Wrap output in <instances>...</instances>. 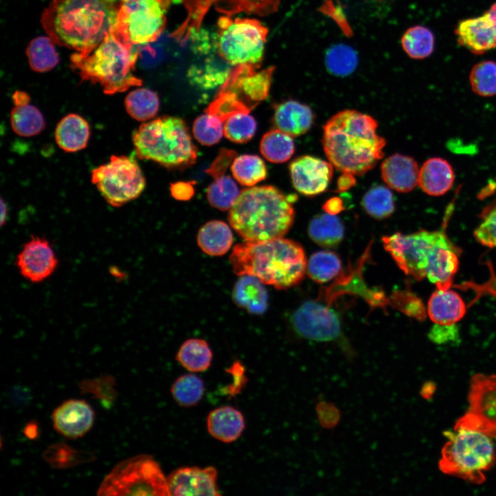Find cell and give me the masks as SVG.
I'll return each instance as SVG.
<instances>
[{"instance_id": "cell-1", "label": "cell", "mask_w": 496, "mask_h": 496, "mask_svg": "<svg viewBox=\"0 0 496 496\" xmlns=\"http://www.w3.org/2000/svg\"><path fill=\"white\" fill-rule=\"evenodd\" d=\"M118 9L107 0H52L40 21L55 44L86 56L114 28Z\"/></svg>"}, {"instance_id": "cell-2", "label": "cell", "mask_w": 496, "mask_h": 496, "mask_svg": "<svg viewBox=\"0 0 496 496\" xmlns=\"http://www.w3.org/2000/svg\"><path fill=\"white\" fill-rule=\"evenodd\" d=\"M378 122L370 115L344 110L323 126L322 143L329 162L342 173L361 176L384 156L386 140L377 133Z\"/></svg>"}, {"instance_id": "cell-3", "label": "cell", "mask_w": 496, "mask_h": 496, "mask_svg": "<svg viewBox=\"0 0 496 496\" xmlns=\"http://www.w3.org/2000/svg\"><path fill=\"white\" fill-rule=\"evenodd\" d=\"M234 272L250 275L277 289L298 284L307 271V258L298 242L283 237L236 245L229 256Z\"/></svg>"}, {"instance_id": "cell-4", "label": "cell", "mask_w": 496, "mask_h": 496, "mask_svg": "<svg viewBox=\"0 0 496 496\" xmlns=\"http://www.w3.org/2000/svg\"><path fill=\"white\" fill-rule=\"evenodd\" d=\"M295 199L271 185L245 188L229 209V224L248 242L283 237L294 220Z\"/></svg>"}, {"instance_id": "cell-5", "label": "cell", "mask_w": 496, "mask_h": 496, "mask_svg": "<svg viewBox=\"0 0 496 496\" xmlns=\"http://www.w3.org/2000/svg\"><path fill=\"white\" fill-rule=\"evenodd\" d=\"M137 45L125 41L113 28L89 55L72 54L70 66L82 81L100 84L105 94L123 92L142 85L134 74Z\"/></svg>"}, {"instance_id": "cell-6", "label": "cell", "mask_w": 496, "mask_h": 496, "mask_svg": "<svg viewBox=\"0 0 496 496\" xmlns=\"http://www.w3.org/2000/svg\"><path fill=\"white\" fill-rule=\"evenodd\" d=\"M132 141L139 158L168 169L186 168L197 158L188 127L178 117L163 116L143 123L134 132Z\"/></svg>"}, {"instance_id": "cell-7", "label": "cell", "mask_w": 496, "mask_h": 496, "mask_svg": "<svg viewBox=\"0 0 496 496\" xmlns=\"http://www.w3.org/2000/svg\"><path fill=\"white\" fill-rule=\"evenodd\" d=\"M448 441L439 461L440 470L446 475L475 484L486 480L485 473L495 463L496 451L490 436L477 430L458 428L446 431Z\"/></svg>"}, {"instance_id": "cell-8", "label": "cell", "mask_w": 496, "mask_h": 496, "mask_svg": "<svg viewBox=\"0 0 496 496\" xmlns=\"http://www.w3.org/2000/svg\"><path fill=\"white\" fill-rule=\"evenodd\" d=\"M97 495H169L167 477L149 455L141 454L117 464L105 477Z\"/></svg>"}, {"instance_id": "cell-9", "label": "cell", "mask_w": 496, "mask_h": 496, "mask_svg": "<svg viewBox=\"0 0 496 496\" xmlns=\"http://www.w3.org/2000/svg\"><path fill=\"white\" fill-rule=\"evenodd\" d=\"M218 25V48L231 65H256L262 61L268 29L258 20L223 17Z\"/></svg>"}, {"instance_id": "cell-10", "label": "cell", "mask_w": 496, "mask_h": 496, "mask_svg": "<svg viewBox=\"0 0 496 496\" xmlns=\"http://www.w3.org/2000/svg\"><path fill=\"white\" fill-rule=\"evenodd\" d=\"M91 181L106 202L118 207L138 198L145 179L132 156L112 155L109 162L92 169Z\"/></svg>"}, {"instance_id": "cell-11", "label": "cell", "mask_w": 496, "mask_h": 496, "mask_svg": "<svg viewBox=\"0 0 496 496\" xmlns=\"http://www.w3.org/2000/svg\"><path fill=\"white\" fill-rule=\"evenodd\" d=\"M169 0H120L116 32L126 42L156 41L164 30Z\"/></svg>"}, {"instance_id": "cell-12", "label": "cell", "mask_w": 496, "mask_h": 496, "mask_svg": "<svg viewBox=\"0 0 496 496\" xmlns=\"http://www.w3.org/2000/svg\"><path fill=\"white\" fill-rule=\"evenodd\" d=\"M444 231L421 229L410 234L400 232L383 236V245L407 276L420 281L426 277L433 250Z\"/></svg>"}, {"instance_id": "cell-13", "label": "cell", "mask_w": 496, "mask_h": 496, "mask_svg": "<svg viewBox=\"0 0 496 496\" xmlns=\"http://www.w3.org/2000/svg\"><path fill=\"white\" fill-rule=\"evenodd\" d=\"M468 400V410L454 428L477 430L496 438V375H473Z\"/></svg>"}, {"instance_id": "cell-14", "label": "cell", "mask_w": 496, "mask_h": 496, "mask_svg": "<svg viewBox=\"0 0 496 496\" xmlns=\"http://www.w3.org/2000/svg\"><path fill=\"white\" fill-rule=\"evenodd\" d=\"M291 320L293 329L300 336L318 342L340 340L348 351L349 360L353 358L355 353L349 343L341 339L340 322L331 308L316 301H307L296 310Z\"/></svg>"}, {"instance_id": "cell-15", "label": "cell", "mask_w": 496, "mask_h": 496, "mask_svg": "<svg viewBox=\"0 0 496 496\" xmlns=\"http://www.w3.org/2000/svg\"><path fill=\"white\" fill-rule=\"evenodd\" d=\"M193 51L198 54L199 63L192 65L189 76L193 81L204 86L213 87L226 81L229 76L231 65L220 54L216 34L206 30L196 34Z\"/></svg>"}, {"instance_id": "cell-16", "label": "cell", "mask_w": 496, "mask_h": 496, "mask_svg": "<svg viewBox=\"0 0 496 496\" xmlns=\"http://www.w3.org/2000/svg\"><path fill=\"white\" fill-rule=\"evenodd\" d=\"M16 261L21 275L34 283L46 280L58 266V258L50 242L35 236L23 245Z\"/></svg>"}, {"instance_id": "cell-17", "label": "cell", "mask_w": 496, "mask_h": 496, "mask_svg": "<svg viewBox=\"0 0 496 496\" xmlns=\"http://www.w3.org/2000/svg\"><path fill=\"white\" fill-rule=\"evenodd\" d=\"M330 162L311 156H302L289 165V173L295 189L306 196H315L327 188L333 174Z\"/></svg>"}, {"instance_id": "cell-18", "label": "cell", "mask_w": 496, "mask_h": 496, "mask_svg": "<svg viewBox=\"0 0 496 496\" xmlns=\"http://www.w3.org/2000/svg\"><path fill=\"white\" fill-rule=\"evenodd\" d=\"M218 473L213 466H185L167 477L169 495H220Z\"/></svg>"}, {"instance_id": "cell-19", "label": "cell", "mask_w": 496, "mask_h": 496, "mask_svg": "<svg viewBox=\"0 0 496 496\" xmlns=\"http://www.w3.org/2000/svg\"><path fill=\"white\" fill-rule=\"evenodd\" d=\"M51 417L58 433L66 438L76 439L92 428L95 413L85 400L70 399L54 409Z\"/></svg>"}, {"instance_id": "cell-20", "label": "cell", "mask_w": 496, "mask_h": 496, "mask_svg": "<svg viewBox=\"0 0 496 496\" xmlns=\"http://www.w3.org/2000/svg\"><path fill=\"white\" fill-rule=\"evenodd\" d=\"M251 65H239L223 86L221 91L234 93L237 97L242 96L251 105L265 99L269 92L274 67L259 72L253 70Z\"/></svg>"}, {"instance_id": "cell-21", "label": "cell", "mask_w": 496, "mask_h": 496, "mask_svg": "<svg viewBox=\"0 0 496 496\" xmlns=\"http://www.w3.org/2000/svg\"><path fill=\"white\" fill-rule=\"evenodd\" d=\"M459 249L449 240L445 230L431 254L426 278L437 289H451L459 267Z\"/></svg>"}, {"instance_id": "cell-22", "label": "cell", "mask_w": 496, "mask_h": 496, "mask_svg": "<svg viewBox=\"0 0 496 496\" xmlns=\"http://www.w3.org/2000/svg\"><path fill=\"white\" fill-rule=\"evenodd\" d=\"M455 34L458 43L474 54L496 48V29L486 12L459 21Z\"/></svg>"}, {"instance_id": "cell-23", "label": "cell", "mask_w": 496, "mask_h": 496, "mask_svg": "<svg viewBox=\"0 0 496 496\" xmlns=\"http://www.w3.org/2000/svg\"><path fill=\"white\" fill-rule=\"evenodd\" d=\"M380 169L384 182L397 192H410L419 185L418 165L411 156L393 154L382 162Z\"/></svg>"}, {"instance_id": "cell-24", "label": "cell", "mask_w": 496, "mask_h": 496, "mask_svg": "<svg viewBox=\"0 0 496 496\" xmlns=\"http://www.w3.org/2000/svg\"><path fill=\"white\" fill-rule=\"evenodd\" d=\"M273 122L277 129L297 137L309 130L313 123V114L308 105L289 100L276 106Z\"/></svg>"}, {"instance_id": "cell-25", "label": "cell", "mask_w": 496, "mask_h": 496, "mask_svg": "<svg viewBox=\"0 0 496 496\" xmlns=\"http://www.w3.org/2000/svg\"><path fill=\"white\" fill-rule=\"evenodd\" d=\"M454 180L455 174L451 165L442 158H431L420 169L419 185L430 196L445 194L451 189Z\"/></svg>"}, {"instance_id": "cell-26", "label": "cell", "mask_w": 496, "mask_h": 496, "mask_svg": "<svg viewBox=\"0 0 496 496\" xmlns=\"http://www.w3.org/2000/svg\"><path fill=\"white\" fill-rule=\"evenodd\" d=\"M466 312V307L462 298L450 289H437L428 302V315L436 324H456L464 316Z\"/></svg>"}, {"instance_id": "cell-27", "label": "cell", "mask_w": 496, "mask_h": 496, "mask_svg": "<svg viewBox=\"0 0 496 496\" xmlns=\"http://www.w3.org/2000/svg\"><path fill=\"white\" fill-rule=\"evenodd\" d=\"M245 427V418L242 413L229 406L214 409L207 418L209 433L215 439L225 443L238 440Z\"/></svg>"}, {"instance_id": "cell-28", "label": "cell", "mask_w": 496, "mask_h": 496, "mask_svg": "<svg viewBox=\"0 0 496 496\" xmlns=\"http://www.w3.org/2000/svg\"><path fill=\"white\" fill-rule=\"evenodd\" d=\"M234 303L251 314L264 313L268 307V294L264 283L257 277L241 276L231 294Z\"/></svg>"}, {"instance_id": "cell-29", "label": "cell", "mask_w": 496, "mask_h": 496, "mask_svg": "<svg viewBox=\"0 0 496 496\" xmlns=\"http://www.w3.org/2000/svg\"><path fill=\"white\" fill-rule=\"evenodd\" d=\"M90 136L87 121L77 114L71 113L57 123L54 138L58 146L66 152H76L86 147Z\"/></svg>"}, {"instance_id": "cell-30", "label": "cell", "mask_w": 496, "mask_h": 496, "mask_svg": "<svg viewBox=\"0 0 496 496\" xmlns=\"http://www.w3.org/2000/svg\"><path fill=\"white\" fill-rule=\"evenodd\" d=\"M229 225L221 220H211L203 225L197 234V243L205 254L220 256L226 254L233 243Z\"/></svg>"}, {"instance_id": "cell-31", "label": "cell", "mask_w": 496, "mask_h": 496, "mask_svg": "<svg viewBox=\"0 0 496 496\" xmlns=\"http://www.w3.org/2000/svg\"><path fill=\"white\" fill-rule=\"evenodd\" d=\"M308 233L311 240L318 245L324 247H333L342 241L344 228L338 216L324 213L311 219Z\"/></svg>"}, {"instance_id": "cell-32", "label": "cell", "mask_w": 496, "mask_h": 496, "mask_svg": "<svg viewBox=\"0 0 496 496\" xmlns=\"http://www.w3.org/2000/svg\"><path fill=\"white\" fill-rule=\"evenodd\" d=\"M212 351L202 339L191 338L179 348L176 359L187 370L197 373L206 371L211 365Z\"/></svg>"}, {"instance_id": "cell-33", "label": "cell", "mask_w": 496, "mask_h": 496, "mask_svg": "<svg viewBox=\"0 0 496 496\" xmlns=\"http://www.w3.org/2000/svg\"><path fill=\"white\" fill-rule=\"evenodd\" d=\"M25 52L29 65L36 72L50 71L59 62L55 43L48 35L32 39Z\"/></svg>"}, {"instance_id": "cell-34", "label": "cell", "mask_w": 496, "mask_h": 496, "mask_svg": "<svg viewBox=\"0 0 496 496\" xmlns=\"http://www.w3.org/2000/svg\"><path fill=\"white\" fill-rule=\"evenodd\" d=\"M43 459L52 468L65 469L95 460L90 451L76 450L63 442L50 445L42 454Z\"/></svg>"}, {"instance_id": "cell-35", "label": "cell", "mask_w": 496, "mask_h": 496, "mask_svg": "<svg viewBox=\"0 0 496 496\" xmlns=\"http://www.w3.org/2000/svg\"><path fill=\"white\" fill-rule=\"evenodd\" d=\"M10 125L15 134L23 137L39 134L45 127L41 112L30 103L14 106L10 112Z\"/></svg>"}, {"instance_id": "cell-36", "label": "cell", "mask_w": 496, "mask_h": 496, "mask_svg": "<svg viewBox=\"0 0 496 496\" xmlns=\"http://www.w3.org/2000/svg\"><path fill=\"white\" fill-rule=\"evenodd\" d=\"M260 150L267 161L275 163H284L293 154L294 142L292 136L276 128L263 135Z\"/></svg>"}, {"instance_id": "cell-37", "label": "cell", "mask_w": 496, "mask_h": 496, "mask_svg": "<svg viewBox=\"0 0 496 496\" xmlns=\"http://www.w3.org/2000/svg\"><path fill=\"white\" fill-rule=\"evenodd\" d=\"M159 99L156 92L147 88H137L125 97V107L128 114L138 121H146L158 112Z\"/></svg>"}, {"instance_id": "cell-38", "label": "cell", "mask_w": 496, "mask_h": 496, "mask_svg": "<svg viewBox=\"0 0 496 496\" xmlns=\"http://www.w3.org/2000/svg\"><path fill=\"white\" fill-rule=\"evenodd\" d=\"M401 44L406 54L414 59H425L433 53L435 37L426 27L415 25L408 28L403 34Z\"/></svg>"}, {"instance_id": "cell-39", "label": "cell", "mask_w": 496, "mask_h": 496, "mask_svg": "<svg viewBox=\"0 0 496 496\" xmlns=\"http://www.w3.org/2000/svg\"><path fill=\"white\" fill-rule=\"evenodd\" d=\"M231 170L234 178L246 187H252L267 177L266 165L257 155L245 154L236 157Z\"/></svg>"}, {"instance_id": "cell-40", "label": "cell", "mask_w": 496, "mask_h": 496, "mask_svg": "<svg viewBox=\"0 0 496 496\" xmlns=\"http://www.w3.org/2000/svg\"><path fill=\"white\" fill-rule=\"evenodd\" d=\"M358 64V54L350 45L338 43L331 45L325 53L327 70L337 76H347L353 73Z\"/></svg>"}, {"instance_id": "cell-41", "label": "cell", "mask_w": 496, "mask_h": 496, "mask_svg": "<svg viewBox=\"0 0 496 496\" xmlns=\"http://www.w3.org/2000/svg\"><path fill=\"white\" fill-rule=\"evenodd\" d=\"M341 269V261L336 254L329 251H318L309 258L307 271L313 280L324 283L335 278Z\"/></svg>"}, {"instance_id": "cell-42", "label": "cell", "mask_w": 496, "mask_h": 496, "mask_svg": "<svg viewBox=\"0 0 496 496\" xmlns=\"http://www.w3.org/2000/svg\"><path fill=\"white\" fill-rule=\"evenodd\" d=\"M173 398L178 404L189 407L197 404L203 398L205 385L198 376L189 373L180 376L171 388Z\"/></svg>"}, {"instance_id": "cell-43", "label": "cell", "mask_w": 496, "mask_h": 496, "mask_svg": "<svg viewBox=\"0 0 496 496\" xmlns=\"http://www.w3.org/2000/svg\"><path fill=\"white\" fill-rule=\"evenodd\" d=\"M362 205L370 216L378 220L388 218L395 210L393 194L382 185L369 189L362 198Z\"/></svg>"}, {"instance_id": "cell-44", "label": "cell", "mask_w": 496, "mask_h": 496, "mask_svg": "<svg viewBox=\"0 0 496 496\" xmlns=\"http://www.w3.org/2000/svg\"><path fill=\"white\" fill-rule=\"evenodd\" d=\"M240 192L229 176H223L216 178L207 190V197L210 205L222 211L229 209Z\"/></svg>"}, {"instance_id": "cell-45", "label": "cell", "mask_w": 496, "mask_h": 496, "mask_svg": "<svg viewBox=\"0 0 496 496\" xmlns=\"http://www.w3.org/2000/svg\"><path fill=\"white\" fill-rule=\"evenodd\" d=\"M471 89L479 96L496 95V62L483 61L475 64L469 74Z\"/></svg>"}, {"instance_id": "cell-46", "label": "cell", "mask_w": 496, "mask_h": 496, "mask_svg": "<svg viewBox=\"0 0 496 496\" xmlns=\"http://www.w3.org/2000/svg\"><path fill=\"white\" fill-rule=\"evenodd\" d=\"M115 385V378L111 375H105L83 380L78 387L83 394L92 395L94 398L99 400L105 408H110L118 397Z\"/></svg>"}, {"instance_id": "cell-47", "label": "cell", "mask_w": 496, "mask_h": 496, "mask_svg": "<svg viewBox=\"0 0 496 496\" xmlns=\"http://www.w3.org/2000/svg\"><path fill=\"white\" fill-rule=\"evenodd\" d=\"M256 131V120L249 112L236 113L224 121V135L234 143L248 142L254 136Z\"/></svg>"}, {"instance_id": "cell-48", "label": "cell", "mask_w": 496, "mask_h": 496, "mask_svg": "<svg viewBox=\"0 0 496 496\" xmlns=\"http://www.w3.org/2000/svg\"><path fill=\"white\" fill-rule=\"evenodd\" d=\"M192 131L198 142L210 146L217 143L224 134V121L218 116L206 112L195 119Z\"/></svg>"}, {"instance_id": "cell-49", "label": "cell", "mask_w": 496, "mask_h": 496, "mask_svg": "<svg viewBox=\"0 0 496 496\" xmlns=\"http://www.w3.org/2000/svg\"><path fill=\"white\" fill-rule=\"evenodd\" d=\"M474 231L476 240L488 247H496V198L484 207Z\"/></svg>"}, {"instance_id": "cell-50", "label": "cell", "mask_w": 496, "mask_h": 496, "mask_svg": "<svg viewBox=\"0 0 496 496\" xmlns=\"http://www.w3.org/2000/svg\"><path fill=\"white\" fill-rule=\"evenodd\" d=\"M391 300L398 309L409 316L421 320L426 315L422 301L410 291H395Z\"/></svg>"}, {"instance_id": "cell-51", "label": "cell", "mask_w": 496, "mask_h": 496, "mask_svg": "<svg viewBox=\"0 0 496 496\" xmlns=\"http://www.w3.org/2000/svg\"><path fill=\"white\" fill-rule=\"evenodd\" d=\"M316 411L319 423L322 428L332 429L341 420V413L332 402L320 400L316 405Z\"/></svg>"}, {"instance_id": "cell-52", "label": "cell", "mask_w": 496, "mask_h": 496, "mask_svg": "<svg viewBox=\"0 0 496 496\" xmlns=\"http://www.w3.org/2000/svg\"><path fill=\"white\" fill-rule=\"evenodd\" d=\"M428 337L437 344L457 343L459 340V330L456 324H440L435 323L430 329Z\"/></svg>"}, {"instance_id": "cell-53", "label": "cell", "mask_w": 496, "mask_h": 496, "mask_svg": "<svg viewBox=\"0 0 496 496\" xmlns=\"http://www.w3.org/2000/svg\"><path fill=\"white\" fill-rule=\"evenodd\" d=\"M237 154L234 150L223 148L206 170V172L214 179L225 175L229 165H231Z\"/></svg>"}, {"instance_id": "cell-54", "label": "cell", "mask_w": 496, "mask_h": 496, "mask_svg": "<svg viewBox=\"0 0 496 496\" xmlns=\"http://www.w3.org/2000/svg\"><path fill=\"white\" fill-rule=\"evenodd\" d=\"M227 372L231 375L233 382L225 388L224 391L227 395L234 396L238 394L245 385L247 382L245 369L240 361L236 360L227 369Z\"/></svg>"}, {"instance_id": "cell-55", "label": "cell", "mask_w": 496, "mask_h": 496, "mask_svg": "<svg viewBox=\"0 0 496 496\" xmlns=\"http://www.w3.org/2000/svg\"><path fill=\"white\" fill-rule=\"evenodd\" d=\"M321 12L331 17L338 25L341 28L347 36L352 34V31L349 25L346 17L341 10L340 7L335 6L331 0H327L320 8Z\"/></svg>"}, {"instance_id": "cell-56", "label": "cell", "mask_w": 496, "mask_h": 496, "mask_svg": "<svg viewBox=\"0 0 496 496\" xmlns=\"http://www.w3.org/2000/svg\"><path fill=\"white\" fill-rule=\"evenodd\" d=\"M170 191L176 200H187L194 194L193 184L189 182H176L171 184Z\"/></svg>"}, {"instance_id": "cell-57", "label": "cell", "mask_w": 496, "mask_h": 496, "mask_svg": "<svg viewBox=\"0 0 496 496\" xmlns=\"http://www.w3.org/2000/svg\"><path fill=\"white\" fill-rule=\"evenodd\" d=\"M12 99L14 106L25 105L30 103L31 101L30 95L27 92L21 90L15 91Z\"/></svg>"}, {"instance_id": "cell-58", "label": "cell", "mask_w": 496, "mask_h": 496, "mask_svg": "<svg viewBox=\"0 0 496 496\" xmlns=\"http://www.w3.org/2000/svg\"><path fill=\"white\" fill-rule=\"evenodd\" d=\"M324 208L327 213L335 215L342 209L341 200L338 198L330 199L324 205Z\"/></svg>"}, {"instance_id": "cell-59", "label": "cell", "mask_w": 496, "mask_h": 496, "mask_svg": "<svg viewBox=\"0 0 496 496\" xmlns=\"http://www.w3.org/2000/svg\"><path fill=\"white\" fill-rule=\"evenodd\" d=\"M355 183L353 175L348 173H343V175L338 179V188L340 190H345L351 187Z\"/></svg>"}, {"instance_id": "cell-60", "label": "cell", "mask_w": 496, "mask_h": 496, "mask_svg": "<svg viewBox=\"0 0 496 496\" xmlns=\"http://www.w3.org/2000/svg\"><path fill=\"white\" fill-rule=\"evenodd\" d=\"M23 433L30 440L36 439L39 435L38 424L34 421H30L23 428Z\"/></svg>"}, {"instance_id": "cell-61", "label": "cell", "mask_w": 496, "mask_h": 496, "mask_svg": "<svg viewBox=\"0 0 496 496\" xmlns=\"http://www.w3.org/2000/svg\"><path fill=\"white\" fill-rule=\"evenodd\" d=\"M435 391V386L432 382H425L421 389L420 394L424 399H430Z\"/></svg>"}, {"instance_id": "cell-62", "label": "cell", "mask_w": 496, "mask_h": 496, "mask_svg": "<svg viewBox=\"0 0 496 496\" xmlns=\"http://www.w3.org/2000/svg\"><path fill=\"white\" fill-rule=\"evenodd\" d=\"M8 216V207L7 204L1 199V226H3L7 220Z\"/></svg>"}, {"instance_id": "cell-63", "label": "cell", "mask_w": 496, "mask_h": 496, "mask_svg": "<svg viewBox=\"0 0 496 496\" xmlns=\"http://www.w3.org/2000/svg\"><path fill=\"white\" fill-rule=\"evenodd\" d=\"M486 12L496 29V1L491 5Z\"/></svg>"}, {"instance_id": "cell-64", "label": "cell", "mask_w": 496, "mask_h": 496, "mask_svg": "<svg viewBox=\"0 0 496 496\" xmlns=\"http://www.w3.org/2000/svg\"><path fill=\"white\" fill-rule=\"evenodd\" d=\"M107 1L115 2V0H107Z\"/></svg>"}]
</instances>
